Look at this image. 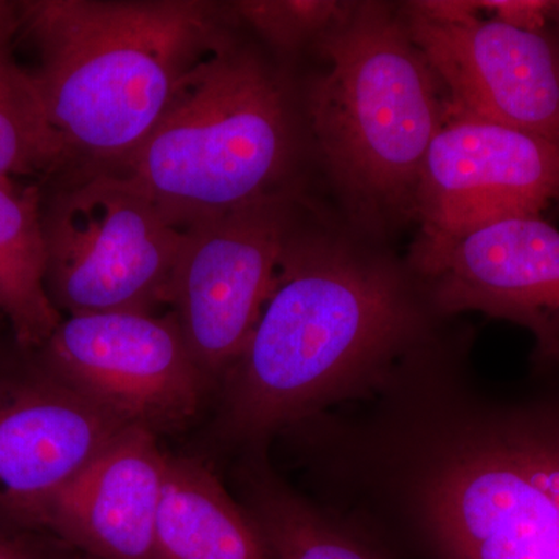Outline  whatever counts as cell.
<instances>
[{
	"instance_id": "6da1fadb",
	"label": "cell",
	"mask_w": 559,
	"mask_h": 559,
	"mask_svg": "<svg viewBox=\"0 0 559 559\" xmlns=\"http://www.w3.org/2000/svg\"><path fill=\"white\" fill-rule=\"evenodd\" d=\"M360 238L297 224L259 322L223 377V436L263 439L380 380L423 342L417 277Z\"/></svg>"
},
{
	"instance_id": "7a4b0ae2",
	"label": "cell",
	"mask_w": 559,
	"mask_h": 559,
	"mask_svg": "<svg viewBox=\"0 0 559 559\" xmlns=\"http://www.w3.org/2000/svg\"><path fill=\"white\" fill-rule=\"evenodd\" d=\"M17 38L75 170L119 168L148 138L191 70L230 38L227 3L17 2Z\"/></svg>"
},
{
	"instance_id": "3957f363",
	"label": "cell",
	"mask_w": 559,
	"mask_h": 559,
	"mask_svg": "<svg viewBox=\"0 0 559 559\" xmlns=\"http://www.w3.org/2000/svg\"><path fill=\"white\" fill-rule=\"evenodd\" d=\"M316 46L325 69L305 91V127L353 234L384 238L415 219L447 94L388 3H349Z\"/></svg>"
},
{
	"instance_id": "277c9868",
	"label": "cell",
	"mask_w": 559,
	"mask_h": 559,
	"mask_svg": "<svg viewBox=\"0 0 559 559\" xmlns=\"http://www.w3.org/2000/svg\"><path fill=\"white\" fill-rule=\"evenodd\" d=\"M304 128L282 76L230 36L191 70L148 138L110 171L187 229L288 191Z\"/></svg>"
},
{
	"instance_id": "5b68a950",
	"label": "cell",
	"mask_w": 559,
	"mask_h": 559,
	"mask_svg": "<svg viewBox=\"0 0 559 559\" xmlns=\"http://www.w3.org/2000/svg\"><path fill=\"white\" fill-rule=\"evenodd\" d=\"M46 290L62 318L170 305L186 229L114 171H70L43 200Z\"/></svg>"
},
{
	"instance_id": "8992f818",
	"label": "cell",
	"mask_w": 559,
	"mask_h": 559,
	"mask_svg": "<svg viewBox=\"0 0 559 559\" xmlns=\"http://www.w3.org/2000/svg\"><path fill=\"white\" fill-rule=\"evenodd\" d=\"M426 521L444 559H559V428L460 448L430 477Z\"/></svg>"
},
{
	"instance_id": "52a82bcc",
	"label": "cell",
	"mask_w": 559,
	"mask_h": 559,
	"mask_svg": "<svg viewBox=\"0 0 559 559\" xmlns=\"http://www.w3.org/2000/svg\"><path fill=\"white\" fill-rule=\"evenodd\" d=\"M412 40L443 86L450 116L491 121L559 150V44L554 28L528 31L481 16L474 2L399 7Z\"/></svg>"
},
{
	"instance_id": "ba28073f",
	"label": "cell",
	"mask_w": 559,
	"mask_h": 559,
	"mask_svg": "<svg viewBox=\"0 0 559 559\" xmlns=\"http://www.w3.org/2000/svg\"><path fill=\"white\" fill-rule=\"evenodd\" d=\"M297 224L283 191L187 227L170 307L209 381L223 380L248 344Z\"/></svg>"
},
{
	"instance_id": "9c48e42d",
	"label": "cell",
	"mask_w": 559,
	"mask_h": 559,
	"mask_svg": "<svg viewBox=\"0 0 559 559\" xmlns=\"http://www.w3.org/2000/svg\"><path fill=\"white\" fill-rule=\"evenodd\" d=\"M559 204V150L491 121L447 114L430 142L417 191L412 272L466 235Z\"/></svg>"
},
{
	"instance_id": "30bf717a",
	"label": "cell",
	"mask_w": 559,
	"mask_h": 559,
	"mask_svg": "<svg viewBox=\"0 0 559 559\" xmlns=\"http://www.w3.org/2000/svg\"><path fill=\"white\" fill-rule=\"evenodd\" d=\"M35 353L124 423L156 436L182 428L198 414L209 381L173 312L69 316Z\"/></svg>"
},
{
	"instance_id": "8fae6325",
	"label": "cell",
	"mask_w": 559,
	"mask_h": 559,
	"mask_svg": "<svg viewBox=\"0 0 559 559\" xmlns=\"http://www.w3.org/2000/svg\"><path fill=\"white\" fill-rule=\"evenodd\" d=\"M128 428L14 344L0 358V518L35 527L40 507Z\"/></svg>"
},
{
	"instance_id": "7c38bea8",
	"label": "cell",
	"mask_w": 559,
	"mask_h": 559,
	"mask_svg": "<svg viewBox=\"0 0 559 559\" xmlns=\"http://www.w3.org/2000/svg\"><path fill=\"white\" fill-rule=\"evenodd\" d=\"M414 275L440 314L510 320L532 331L539 362L559 364V230L543 215L481 227Z\"/></svg>"
},
{
	"instance_id": "4fadbf2b",
	"label": "cell",
	"mask_w": 559,
	"mask_h": 559,
	"mask_svg": "<svg viewBox=\"0 0 559 559\" xmlns=\"http://www.w3.org/2000/svg\"><path fill=\"white\" fill-rule=\"evenodd\" d=\"M168 454L131 426L38 510L35 527L95 559H159L156 527Z\"/></svg>"
},
{
	"instance_id": "5bb4252c",
	"label": "cell",
	"mask_w": 559,
	"mask_h": 559,
	"mask_svg": "<svg viewBox=\"0 0 559 559\" xmlns=\"http://www.w3.org/2000/svg\"><path fill=\"white\" fill-rule=\"evenodd\" d=\"M156 544L159 559H264L249 514L191 457L168 455Z\"/></svg>"
},
{
	"instance_id": "9a60e30c",
	"label": "cell",
	"mask_w": 559,
	"mask_h": 559,
	"mask_svg": "<svg viewBox=\"0 0 559 559\" xmlns=\"http://www.w3.org/2000/svg\"><path fill=\"white\" fill-rule=\"evenodd\" d=\"M43 200L39 180L0 178V314L27 352L43 347L62 320L46 290Z\"/></svg>"
},
{
	"instance_id": "2e32d148",
	"label": "cell",
	"mask_w": 559,
	"mask_h": 559,
	"mask_svg": "<svg viewBox=\"0 0 559 559\" xmlns=\"http://www.w3.org/2000/svg\"><path fill=\"white\" fill-rule=\"evenodd\" d=\"M17 2L0 10V178L49 180L75 170L51 127L35 81L14 55Z\"/></svg>"
},
{
	"instance_id": "e0dca14e",
	"label": "cell",
	"mask_w": 559,
	"mask_h": 559,
	"mask_svg": "<svg viewBox=\"0 0 559 559\" xmlns=\"http://www.w3.org/2000/svg\"><path fill=\"white\" fill-rule=\"evenodd\" d=\"M248 492L242 509L255 525L264 559H388L271 477L253 474Z\"/></svg>"
},
{
	"instance_id": "ac0fdd59",
	"label": "cell",
	"mask_w": 559,
	"mask_h": 559,
	"mask_svg": "<svg viewBox=\"0 0 559 559\" xmlns=\"http://www.w3.org/2000/svg\"><path fill=\"white\" fill-rule=\"evenodd\" d=\"M352 2L255 0L227 3L234 20L246 22L270 46L296 51L318 40L341 21Z\"/></svg>"
},
{
	"instance_id": "d6986e66",
	"label": "cell",
	"mask_w": 559,
	"mask_h": 559,
	"mask_svg": "<svg viewBox=\"0 0 559 559\" xmlns=\"http://www.w3.org/2000/svg\"><path fill=\"white\" fill-rule=\"evenodd\" d=\"M72 550L44 530L0 518V559H62Z\"/></svg>"
},
{
	"instance_id": "ffe728a7",
	"label": "cell",
	"mask_w": 559,
	"mask_h": 559,
	"mask_svg": "<svg viewBox=\"0 0 559 559\" xmlns=\"http://www.w3.org/2000/svg\"><path fill=\"white\" fill-rule=\"evenodd\" d=\"M558 2L546 0H498V2H474L479 11L528 31H546L551 27V16Z\"/></svg>"
},
{
	"instance_id": "44dd1931",
	"label": "cell",
	"mask_w": 559,
	"mask_h": 559,
	"mask_svg": "<svg viewBox=\"0 0 559 559\" xmlns=\"http://www.w3.org/2000/svg\"><path fill=\"white\" fill-rule=\"evenodd\" d=\"M551 28H554L555 35H557L559 44V2L557 3V9H555L554 11V16H551ZM557 210L559 212V204Z\"/></svg>"
},
{
	"instance_id": "7402d4cb",
	"label": "cell",
	"mask_w": 559,
	"mask_h": 559,
	"mask_svg": "<svg viewBox=\"0 0 559 559\" xmlns=\"http://www.w3.org/2000/svg\"><path fill=\"white\" fill-rule=\"evenodd\" d=\"M62 559H95V558H91V557H87V555L80 554V551L72 550V551H69V554L66 555V557Z\"/></svg>"
},
{
	"instance_id": "603a6c76",
	"label": "cell",
	"mask_w": 559,
	"mask_h": 559,
	"mask_svg": "<svg viewBox=\"0 0 559 559\" xmlns=\"http://www.w3.org/2000/svg\"><path fill=\"white\" fill-rule=\"evenodd\" d=\"M3 3L5 2H0V10H2Z\"/></svg>"
}]
</instances>
